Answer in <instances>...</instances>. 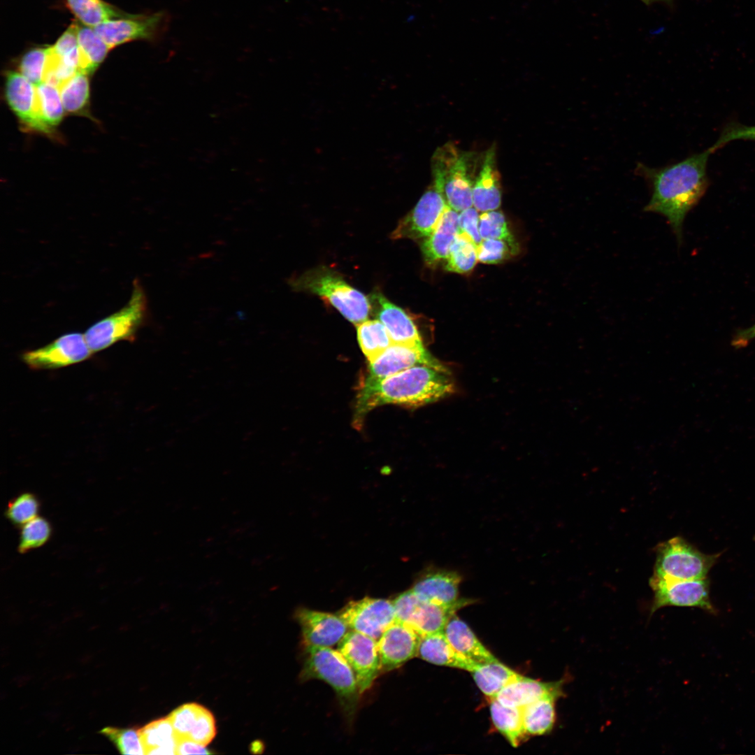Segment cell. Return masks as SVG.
<instances>
[{
    "label": "cell",
    "instance_id": "21",
    "mask_svg": "<svg viewBox=\"0 0 755 755\" xmlns=\"http://www.w3.org/2000/svg\"><path fill=\"white\" fill-rule=\"evenodd\" d=\"M480 161L473 185V206L484 213L497 210L501 203V175L494 145L484 152Z\"/></svg>",
    "mask_w": 755,
    "mask_h": 755
},
{
    "label": "cell",
    "instance_id": "48",
    "mask_svg": "<svg viewBox=\"0 0 755 755\" xmlns=\"http://www.w3.org/2000/svg\"><path fill=\"white\" fill-rule=\"evenodd\" d=\"M754 338L755 324L749 328L738 331L732 340V345L735 347H745Z\"/></svg>",
    "mask_w": 755,
    "mask_h": 755
},
{
    "label": "cell",
    "instance_id": "10",
    "mask_svg": "<svg viewBox=\"0 0 755 755\" xmlns=\"http://www.w3.org/2000/svg\"><path fill=\"white\" fill-rule=\"evenodd\" d=\"M92 354L84 334L71 332L43 347L24 352L22 359L33 370H50L82 362Z\"/></svg>",
    "mask_w": 755,
    "mask_h": 755
},
{
    "label": "cell",
    "instance_id": "27",
    "mask_svg": "<svg viewBox=\"0 0 755 755\" xmlns=\"http://www.w3.org/2000/svg\"><path fill=\"white\" fill-rule=\"evenodd\" d=\"M145 754H176L177 737L168 717L139 728Z\"/></svg>",
    "mask_w": 755,
    "mask_h": 755
},
{
    "label": "cell",
    "instance_id": "16",
    "mask_svg": "<svg viewBox=\"0 0 755 755\" xmlns=\"http://www.w3.org/2000/svg\"><path fill=\"white\" fill-rule=\"evenodd\" d=\"M421 635L408 625L396 621L377 640L381 671L398 668L417 656Z\"/></svg>",
    "mask_w": 755,
    "mask_h": 755
},
{
    "label": "cell",
    "instance_id": "19",
    "mask_svg": "<svg viewBox=\"0 0 755 755\" xmlns=\"http://www.w3.org/2000/svg\"><path fill=\"white\" fill-rule=\"evenodd\" d=\"M371 312L386 327L394 343L422 344L416 324L401 308L380 292L370 294Z\"/></svg>",
    "mask_w": 755,
    "mask_h": 755
},
{
    "label": "cell",
    "instance_id": "47",
    "mask_svg": "<svg viewBox=\"0 0 755 755\" xmlns=\"http://www.w3.org/2000/svg\"><path fill=\"white\" fill-rule=\"evenodd\" d=\"M205 746L187 738H177L176 754H210Z\"/></svg>",
    "mask_w": 755,
    "mask_h": 755
},
{
    "label": "cell",
    "instance_id": "42",
    "mask_svg": "<svg viewBox=\"0 0 755 755\" xmlns=\"http://www.w3.org/2000/svg\"><path fill=\"white\" fill-rule=\"evenodd\" d=\"M517 252L518 247L502 239H482L477 245V259L484 264L501 263Z\"/></svg>",
    "mask_w": 755,
    "mask_h": 755
},
{
    "label": "cell",
    "instance_id": "29",
    "mask_svg": "<svg viewBox=\"0 0 755 755\" xmlns=\"http://www.w3.org/2000/svg\"><path fill=\"white\" fill-rule=\"evenodd\" d=\"M490 700V714L494 726L513 747L527 736L523 725L522 708L505 706L495 699Z\"/></svg>",
    "mask_w": 755,
    "mask_h": 755
},
{
    "label": "cell",
    "instance_id": "8",
    "mask_svg": "<svg viewBox=\"0 0 755 755\" xmlns=\"http://www.w3.org/2000/svg\"><path fill=\"white\" fill-rule=\"evenodd\" d=\"M396 621L405 624L421 636L443 631L449 619L463 605L445 606L420 598L412 589L392 601Z\"/></svg>",
    "mask_w": 755,
    "mask_h": 755
},
{
    "label": "cell",
    "instance_id": "25",
    "mask_svg": "<svg viewBox=\"0 0 755 755\" xmlns=\"http://www.w3.org/2000/svg\"><path fill=\"white\" fill-rule=\"evenodd\" d=\"M443 631L455 650L469 660L477 663L498 660L468 624L455 614L449 619Z\"/></svg>",
    "mask_w": 755,
    "mask_h": 755
},
{
    "label": "cell",
    "instance_id": "28",
    "mask_svg": "<svg viewBox=\"0 0 755 755\" xmlns=\"http://www.w3.org/2000/svg\"><path fill=\"white\" fill-rule=\"evenodd\" d=\"M470 673L477 687L489 700L519 675L498 660L477 663Z\"/></svg>",
    "mask_w": 755,
    "mask_h": 755
},
{
    "label": "cell",
    "instance_id": "26",
    "mask_svg": "<svg viewBox=\"0 0 755 755\" xmlns=\"http://www.w3.org/2000/svg\"><path fill=\"white\" fill-rule=\"evenodd\" d=\"M564 697L546 696L522 708L523 725L526 735H542L550 733L555 724L556 702Z\"/></svg>",
    "mask_w": 755,
    "mask_h": 755
},
{
    "label": "cell",
    "instance_id": "15",
    "mask_svg": "<svg viewBox=\"0 0 755 755\" xmlns=\"http://www.w3.org/2000/svg\"><path fill=\"white\" fill-rule=\"evenodd\" d=\"M447 205L431 184L415 206L398 224L392 239H424L433 231Z\"/></svg>",
    "mask_w": 755,
    "mask_h": 755
},
{
    "label": "cell",
    "instance_id": "43",
    "mask_svg": "<svg viewBox=\"0 0 755 755\" xmlns=\"http://www.w3.org/2000/svg\"><path fill=\"white\" fill-rule=\"evenodd\" d=\"M202 707L203 705L198 703H186L171 712L168 717L177 738L188 737Z\"/></svg>",
    "mask_w": 755,
    "mask_h": 755
},
{
    "label": "cell",
    "instance_id": "46",
    "mask_svg": "<svg viewBox=\"0 0 755 755\" xmlns=\"http://www.w3.org/2000/svg\"><path fill=\"white\" fill-rule=\"evenodd\" d=\"M479 213L472 206L459 212L458 217L460 231L468 234L477 245L482 240L479 231Z\"/></svg>",
    "mask_w": 755,
    "mask_h": 755
},
{
    "label": "cell",
    "instance_id": "18",
    "mask_svg": "<svg viewBox=\"0 0 755 755\" xmlns=\"http://www.w3.org/2000/svg\"><path fill=\"white\" fill-rule=\"evenodd\" d=\"M461 575L443 568H430L415 581L412 590L420 598L445 606H466L474 601L459 597Z\"/></svg>",
    "mask_w": 755,
    "mask_h": 755
},
{
    "label": "cell",
    "instance_id": "14",
    "mask_svg": "<svg viewBox=\"0 0 755 755\" xmlns=\"http://www.w3.org/2000/svg\"><path fill=\"white\" fill-rule=\"evenodd\" d=\"M338 650L352 668L362 694L382 672L376 640L352 630L338 643Z\"/></svg>",
    "mask_w": 755,
    "mask_h": 755
},
{
    "label": "cell",
    "instance_id": "30",
    "mask_svg": "<svg viewBox=\"0 0 755 755\" xmlns=\"http://www.w3.org/2000/svg\"><path fill=\"white\" fill-rule=\"evenodd\" d=\"M78 45L79 72L87 75L95 71L110 50L90 27L78 26Z\"/></svg>",
    "mask_w": 755,
    "mask_h": 755
},
{
    "label": "cell",
    "instance_id": "34",
    "mask_svg": "<svg viewBox=\"0 0 755 755\" xmlns=\"http://www.w3.org/2000/svg\"><path fill=\"white\" fill-rule=\"evenodd\" d=\"M445 268L456 273L470 272L477 259V245L466 233L460 231L451 245Z\"/></svg>",
    "mask_w": 755,
    "mask_h": 755
},
{
    "label": "cell",
    "instance_id": "35",
    "mask_svg": "<svg viewBox=\"0 0 755 755\" xmlns=\"http://www.w3.org/2000/svg\"><path fill=\"white\" fill-rule=\"evenodd\" d=\"M62 104L71 113L83 111L89 97V83L87 74L78 72L59 87Z\"/></svg>",
    "mask_w": 755,
    "mask_h": 755
},
{
    "label": "cell",
    "instance_id": "7",
    "mask_svg": "<svg viewBox=\"0 0 755 755\" xmlns=\"http://www.w3.org/2000/svg\"><path fill=\"white\" fill-rule=\"evenodd\" d=\"M651 578L658 580H699L705 577L715 556L705 555L681 537L659 543Z\"/></svg>",
    "mask_w": 755,
    "mask_h": 755
},
{
    "label": "cell",
    "instance_id": "20",
    "mask_svg": "<svg viewBox=\"0 0 755 755\" xmlns=\"http://www.w3.org/2000/svg\"><path fill=\"white\" fill-rule=\"evenodd\" d=\"M6 98L10 108L29 129L46 134L37 111L36 86L22 73L6 76Z\"/></svg>",
    "mask_w": 755,
    "mask_h": 755
},
{
    "label": "cell",
    "instance_id": "6",
    "mask_svg": "<svg viewBox=\"0 0 755 755\" xmlns=\"http://www.w3.org/2000/svg\"><path fill=\"white\" fill-rule=\"evenodd\" d=\"M148 313L145 291L141 282L135 279L127 303L119 310L93 324L85 332L89 349L94 353L119 341L134 342L138 331L145 323Z\"/></svg>",
    "mask_w": 755,
    "mask_h": 755
},
{
    "label": "cell",
    "instance_id": "49",
    "mask_svg": "<svg viewBox=\"0 0 755 755\" xmlns=\"http://www.w3.org/2000/svg\"><path fill=\"white\" fill-rule=\"evenodd\" d=\"M642 1H643L644 2H645L646 3H648V4H649V3H652L656 2V1H668V0H642Z\"/></svg>",
    "mask_w": 755,
    "mask_h": 755
},
{
    "label": "cell",
    "instance_id": "5",
    "mask_svg": "<svg viewBox=\"0 0 755 755\" xmlns=\"http://www.w3.org/2000/svg\"><path fill=\"white\" fill-rule=\"evenodd\" d=\"M304 661L300 678L305 682L317 679L335 691L347 717L357 710L361 693L354 673L343 655L329 647H304Z\"/></svg>",
    "mask_w": 755,
    "mask_h": 755
},
{
    "label": "cell",
    "instance_id": "40",
    "mask_svg": "<svg viewBox=\"0 0 755 755\" xmlns=\"http://www.w3.org/2000/svg\"><path fill=\"white\" fill-rule=\"evenodd\" d=\"M78 30V24H71L51 48L64 64L79 72Z\"/></svg>",
    "mask_w": 755,
    "mask_h": 755
},
{
    "label": "cell",
    "instance_id": "32",
    "mask_svg": "<svg viewBox=\"0 0 755 755\" xmlns=\"http://www.w3.org/2000/svg\"><path fill=\"white\" fill-rule=\"evenodd\" d=\"M356 326L359 344L369 362L394 343L386 327L378 319H366Z\"/></svg>",
    "mask_w": 755,
    "mask_h": 755
},
{
    "label": "cell",
    "instance_id": "1",
    "mask_svg": "<svg viewBox=\"0 0 755 755\" xmlns=\"http://www.w3.org/2000/svg\"><path fill=\"white\" fill-rule=\"evenodd\" d=\"M712 147L677 163L652 168L638 162L635 172L649 185L651 198L644 211L664 216L682 242L683 222L687 213L705 194L708 184L707 164Z\"/></svg>",
    "mask_w": 755,
    "mask_h": 755
},
{
    "label": "cell",
    "instance_id": "39",
    "mask_svg": "<svg viewBox=\"0 0 755 755\" xmlns=\"http://www.w3.org/2000/svg\"><path fill=\"white\" fill-rule=\"evenodd\" d=\"M123 754H145L139 728L106 727L101 731Z\"/></svg>",
    "mask_w": 755,
    "mask_h": 755
},
{
    "label": "cell",
    "instance_id": "33",
    "mask_svg": "<svg viewBox=\"0 0 755 755\" xmlns=\"http://www.w3.org/2000/svg\"><path fill=\"white\" fill-rule=\"evenodd\" d=\"M69 7L86 26L95 27L113 18L131 17L101 0H67Z\"/></svg>",
    "mask_w": 755,
    "mask_h": 755
},
{
    "label": "cell",
    "instance_id": "4",
    "mask_svg": "<svg viewBox=\"0 0 755 755\" xmlns=\"http://www.w3.org/2000/svg\"><path fill=\"white\" fill-rule=\"evenodd\" d=\"M296 291L319 296L336 308L347 320L357 325L368 319L369 299L349 285L340 273L326 266L308 270L289 280Z\"/></svg>",
    "mask_w": 755,
    "mask_h": 755
},
{
    "label": "cell",
    "instance_id": "37",
    "mask_svg": "<svg viewBox=\"0 0 755 755\" xmlns=\"http://www.w3.org/2000/svg\"><path fill=\"white\" fill-rule=\"evenodd\" d=\"M479 231L482 239H502L518 247L505 217L500 211L495 210L482 213L480 215Z\"/></svg>",
    "mask_w": 755,
    "mask_h": 755
},
{
    "label": "cell",
    "instance_id": "3",
    "mask_svg": "<svg viewBox=\"0 0 755 755\" xmlns=\"http://www.w3.org/2000/svg\"><path fill=\"white\" fill-rule=\"evenodd\" d=\"M476 156L452 142L438 147L432 155V185L447 206L459 213L473 206V185Z\"/></svg>",
    "mask_w": 755,
    "mask_h": 755
},
{
    "label": "cell",
    "instance_id": "36",
    "mask_svg": "<svg viewBox=\"0 0 755 755\" xmlns=\"http://www.w3.org/2000/svg\"><path fill=\"white\" fill-rule=\"evenodd\" d=\"M52 528L43 517H36L22 526L17 549L25 553L43 545L50 538Z\"/></svg>",
    "mask_w": 755,
    "mask_h": 755
},
{
    "label": "cell",
    "instance_id": "31",
    "mask_svg": "<svg viewBox=\"0 0 755 755\" xmlns=\"http://www.w3.org/2000/svg\"><path fill=\"white\" fill-rule=\"evenodd\" d=\"M36 96L39 120L46 134H50L64 115V108L59 89L53 85L43 82L36 85Z\"/></svg>",
    "mask_w": 755,
    "mask_h": 755
},
{
    "label": "cell",
    "instance_id": "24",
    "mask_svg": "<svg viewBox=\"0 0 755 755\" xmlns=\"http://www.w3.org/2000/svg\"><path fill=\"white\" fill-rule=\"evenodd\" d=\"M417 656L434 665L462 669L468 672L477 663L456 651L444 631L421 636Z\"/></svg>",
    "mask_w": 755,
    "mask_h": 755
},
{
    "label": "cell",
    "instance_id": "12",
    "mask_svg": "<svg viewBox=\"0 0 755 755\" xmlns=\"http://www.w3.org/2000/svg\"><path fill=\"white\" fill-rule=\"evenodd\" d=\"M338 615L352 631L376 640L396 621L392 601L371 597L350 601Z\"/></svg>",
    "mask_w": 755,
    "mask_h": 755
},
{
    "label": "cell",
    "instance_id": "2",
    "mask_svg": "<svg viewBox=\"0 0 755 755\" xmlns=\"http://www.w3.org/2000/svg\"><path fill=\"white\" fill-rule=\"evenodd\" d=\"M449 373L426 365H417L380 381L362 384L358 394L353 424L359 429L366 414L385 404L424 405L454 391Z\"/></svg>",
    "mask_w": 755,
    "mask_h": 755
},
{
    "label": "cell",
    "instance_id": "44",
    "mask_svg": "<svg viewBox=\"0 0 755 755\" xmlns=\"http://www.w3.org/2000/svg\"><path fill=\"white\" fill-rule=\"evenodd\" d=\"M216 733L215 719L213 713L203 706L196 723L187 738L206 747L213 741Z\"/></svg>",
    "mask_w": 755,
    "mask_h": 755
},
{
    "label": "cell",
    "instance_id": "22",
    "mask_svg": "<svg viewBox=\"0 0 755 755\" xmlns=\"http://www.w3.org/2000/svg\"><path fill=\"white\" fill-rule=\"evenodd\" d=\"M566 678L545 682L519 675L504 686L494 698L508 707L523 708L550 694L564 696L563 686Z\"/></svg>",
    "mask_w": 755,
    "mask_h": 755
},
{
    "label": "cell",
    "instance_id": "23",
    "mask_svg": "<svg viewBox=\"0 0 755 755\" xmlns=\"http://www.w3.org/2000/svg\"><path fill=\"white\" fill-rule=\"evenodd\" d=\"M458 217V212L447 206L433 231L422 240V253L429 266L447 258L451 245L460 232Z\"/></svg>",
    "mask_w": 755,
    "mask_h": 755
},
{
    "label": "cell",
    "instance_id": "13",
    "mask_svg": "<svg viewBox=\"0 0 755 755\" xmlns=\"http://www.w3.org/2000/svg\"><path fill=\"white\" fill-rule=\"evenodd\" d=\"M649 583L654 594L650 614L667 606L712 610L705 579L658 580L650 577Z\"/></svg>",
    "mask_w": 755,
    "mask_h": 755
},
{
    "label": "cell",
    "instance_id": "38",
    "mask_svg": "<svg viewBox=\"0 0 755 755\" xmlns=\"http://www.w3.org/2000/svg\"><path fill=\"white\" fill-rule=\"evenodd\" d=\"M39 506V501L34 494L22 493L8 503L5 515L13 525L22 526L37 516Z\"/></svg>",
    "mask_w": 755,
    "mask_h": 755
},
{
    "label": "cell",
    "instance_id": "17",
    "mask_svg": "<svg viewBox=\"0 0 755 755\" xmlns=\"http://www.w3.org/2000/svg\"><path fill=\"white\" fill-rule=\"evenodd\" d=\"M296 619L301 628L304 647H329L338 644L349 628L338 614L301 607Z\"/></svg>",
    "mask_w": 755,
    "mask_h": 755
},
{
    "label": "cell",
    "instance_id": "41",
    "mask_svg": "<svg viewBox=\"0 0 755 755\" xmlns=\"http://www.w3.org/2000/svg\"><path fill=\"white\" fill-rule=\"evenodd\" d=\"M48 48L49 47L31 50L20 61V73L36 86L44 81Z\"/></svg>",
    "mask_w": 755,
    "mask_h": 755
},
{
    "label": "cell",
    "instance_id": "11",
    "mask_svg": "<svg viewBox=\"0 0 755 755\" xmlns=\"http://www.w3.org/2000/svg\"><path fill=\"white\" fill-rule=\"evenodd\" d=\"M169 21L166 12L105 21L93 29L110 49L134 40L153 41L166 31Z\"/></svg>",
    "mask_w": 755,
    "mask_h": 755
},
{
    "label": "cell",
    "instance_id": "9",
    "mask_svg": "<svg viewBox=\"0 0 755 755\" xmlns=\"http://www.w3.org/2000/svg\"><path fill=\"white\" fill-rule=\"evenodd\" d=\"M426 365L450 374L449 369L433 357L423 344L393 343L369 362L362 384L380 381L410 367Z\"/></svg>",
    "mask_w": 755,
    "mask_h": 755
},
{
    "label": "cell",
    "instance_id": "45",
    "mask_svg": "<svg viewBox=\"0 0 755 755\" xmlns=\"http://www.w3.org/2000/svg\"><path fill=\"white\" fill-rule=\"evenodd\" d=\"M736 140L755 141V125L731 124L723 130L718 140L711 147L715 152L726 143Z\"/></svg>",
    "mask_w": 755,
    "mask_h": 755
}]
</instances>
